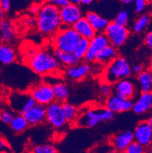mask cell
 I'll list each match as a JSON object with an SVG mask.
<instances>
[{
    "label": "cell",
    "instance_id": "5",
    "mask_svg": "<svg viewBox=\"0 0 152 153\" xmlns=\"http://www.w3.org/2000/svg\"><path fill=\"white\" fill-rule=\"evenodd\" d=\"M114 114L107 108L87 109L79 113L75 124L78 127L92 128L101 122L112 120L114 118Z\"/></svg>",
    "mask_w": 152,
    "mask_h": 153
},
{
    "label": "cell",
    "instance_id": "48",
    "mask_svg": "<svg viewBox=\"0 0 152 153\" xmlns=\"http://www.w3.org/2000/svg\"><path fill=\"white\" fill-rule=\"evenodd\" d=\"M68 2H70V3H78L79 4V0H67Z\"/></svg>",
    "mask_w": 152,
    "mask_h": 153
},
{
    "label": "cell",
    "instance_id": "29",
    "mask_svg": "<svg viewBox=\"0 0 152 153\" xmlns=\"http://www.w3.org/2000/svg\"><path fill=\"white\" fill-rule=\"evenodd\" d=\"M150 22V15H146V14L139 15L134 22L133 25H132V30L136 34H142L148 28Z\"/></svg>",
    "mask_w": 152,
    "mask_h": 153
},
{
    "label": "cell",
    "instance_id": "40",
    "mask_svg": "<svg viewBox=\"0 0 152 153\" xmlns=\"http://www.w3.org/2000/svg\"><path fill=\"white\" fill-rule=\"evenodd\" d=\"M10 151V146L8 142L4 139H2L0 142V152H8Z\"/></svg>",
    "mask_w": 152,
    "mask_h": 153
},
{
    "label": "cell",
    "instance_id": "7",
    "mask_svg": "<svg viewBox=\"0 0 152 153\" xmlns=\"http://www.w3.org/2000/svg\"><path fill=\"white\" fill-rule=\"evenodd\" d=\"M36 104L35 100L29 91H15L9 97V108L17 114H23Z\"/></svg>",
    "mask_w": 152,
    "mask_h": 153
},
{
    "label": "cell",
    "instance_id": "34",
    "mask_svg": "<svg viewBox=\"0 0 152 153\" xmlns=\"http://www.w3.org/2000/svg\"><path fill=\"white\" fill-rule=\"evenodd\" d=\"M145 148L142 146V145L139 144L138 142L135 141L129 144V146L127 147V149H125V153H144L145 152Z\"/></svg>",
    "mask_w": 152,
    "mask_h": 153
},
{
    "label": "cell",
    "instance_id": "20",
    "mask_svg": "<svg viewBox=\"0 0 152 153\" xmlns=\"http://www.w3.org/2000/svg\"><path fill=\"white\" fill-rule=\"evenodd\" d=\"M17 59L15 48L8 43L0 44V66H9Z\"/></svg>",
    "mask_w": 152,
    "mask_h": 153
},
{
    "label": "cell",
    "instance_id": "32",
    "mask_svg": "<svg viewBox=\"0 0 152 153\" xmlns=\"http://www.w3.org/2000/svg\"><path fill=\"white\" fill-rule=\"evenodd\" d=\"M113 22L120 26L127 27L129 23V13L126 10H122L117 14Z\"/></svg>",
    "mask_w": 152,
    "mask_h": 153
},
{
    "label": "cell",
    "instance_id": "42",
    "mask_svg": "<svg viewBox=\"0 0 152 153\" xmlns=\"http://www.w3.org/2000/svg\"><path fill=\"white\" fill-rule=\"evenodd\" d=\"M131 70H132V74L138 75L142 71H143V67L140 64H136V65L131 66Z\"/></svg>",
    "mask_w": 152,
    "mask_h": 153
},
{
    "label": "cell",
    "instance_id": "3",
    "mask_svg": "<svg viewBox=\"0 0 152 153\" xmlns=\"http://www.w3.org/2000/svg\"><path fill=\"white\" fill-rule=\"evenodd\" d=\"M131 75L132 70L129 61L123 56H118L104 67L101 79L104 82L114 85L121 79L130 77Z\"/></svg>",
    "mask_w": 152,
    "mask_h": 153
},
{
    "label": "cell",
    "instance_id": "13",
    "mask_svg": "<svg viewBox=\"0 0 152 153\" xmlns=\"http://www.w3.org/2000/svg\"><path fill=\"white\" fill-rule=\"evenodd\" d=\"M133 134L134 140L144 148L148 149L152 146V129L147 120L139 122L134 130Z\"/></svg>",
    "mask_w": 152,
    "mask_h": 153
},
{
    "label": "cell",
    "instance_id": "39",
    "mask_svg": "<svg viewBox=\"0 0 152 153\" xmlns=\"http://www.w3.org/2000/svg\"><path fill=\"white\" fill-rule=\"evenodd\" d=\"M144 42L145 45L152 51V30L148 32L144 38Z\"/></svg>",
    "mask_w": 152,
    "mask_h": 153
},
{
    "label": "cell",
    "instance_id": "10",
    "mask_svg": "<svg viewBox=\"0 0 152 153\" xmlns=\"http://www.w3.org/2000/svg\"><path fill=\"white\" fill-rule=\"evenodd\" d=\"M62 26L72 27L82 17V9L78 3H68L59 9Z\"/></svg>",
    "mask_w": 152,
    "mask_h": 153
},
{
    "label": "cell",
    "instance_id": "45",
    "mask_svg": "<svg viewBox=\"0 0 152 153\" xmlns=\"http://www.w3.org/2000/svg\"><path fill=\"white\" fill-rule=\"evenodd\" d=\"M79 3L82 4V5H90V3H92V2L94 0H79Z\"/></svg>",
    "mask_w": 152,
    "mask_h": 153
},
{
    "label": "cell",
    "instance_id": "12",
    "mask_svg": "<svg viewBox=\"0 0 152 153\" xmlns=\"http://www.w3.org/2000/svg\"><path fill=\"white\" fill-rule=\"evenodd\" d=\"M113 93L126 100H132L136 96L138 88L136 85L129 78L121 79L113 85Z\"/></svg>",
    "mask_w": 152,
    "mask_h": 153
},
{
    "label": "cell",
    "instance_id": "35",
    "mask_svg": "<svg viewBox=\"0 0 152 153\" xmlns=\"http://www.w3.org/2000/svg\"><path fill=\"white\" fill-rule=\"evenodd\" d=\"M99 92H100V96L106 99L108 96H110L113 93L112 85L103 82L99 88Z\"/></svg>",
    "mask_w": 152,
    "mask_h": 153
},
{
    "label": "cell",
    "instance_id": "9",
    "mask_svg": "<svg viewBox=\"0 0 152 153\" xmlns=\"http://www.w3.org/2000/svg\"><path fill=\"white\" fill-rule=\"evenodd\" d=\"M28 91L37 104L47 106L55 101L52 86L49 83L41 82L33 85Z\"/></svg>",
    "mask_w": 152,
    "mask_h": 153
},
{
    "label": "cell",
    "instance_id": "41",
    "mask_svg": "<svg viewBox=\"0 0 152 153\" xmlns=\"http://www.w3.org/2000/svg\"><path fill=\"white\" fill-rule=\"evenodd\" d=\"M0 5L5 12H8L12 6V0H0Z\"/></svg>",
    "mask_w": 152,
    "mask_h": 153
},
{
    "label": "cell",
    "instance_id": "23",
    "mask_svg": "<svg viewBox=\"0 0 152 153\" xmlns=\"http://www.w3.org/2000/svg\"><path fill=\"white\" fill-rule=\"evenodd\" d=\"M85 18L90 24L92 27L94 29L96 33H104L106 27L110 23L108 19L101 17L94 12H87Z\"/></svg>",
    "mask_w": 152,
    "mask_h": 153
},
{
    "label": "cell",
    "instance_id": "8",
    "mask_svg": "<svg viewBox=\"0 0 152 153\" xmlns=\"http://www.w3.org/2000/svg\"><path fill=\"white\" fill-rule=\"evenodd\" d=\"M46 121L55 129H61L67 123L63 114L62 103L54 101L46 106Z\"/></svg>",
    "mask_w": 152,
    "mask_h": 153
},
{
    "label": "cell",
    "instance_id": "22",
    "mask_svg": "<svg viewBox=\"0 0 152 153\" xmlns=\"http://www.w3.org/2000/svg\"><path fill=\"white\" fill-rule=\"evenodd\" d=\"M72 27L79 33L81 37L90 40L96 34V31L85 17L82 16Z\"/></svg>",
    "mask_w": 152,
    "mask_h": 153
},
{
    "label": "cell",
    "instance_id": "33",
    "mask_svg": "<svg viewBox=\"0 0 152 153\" xmlns=\"http://www.w3.org/2000/svg\"><path fill=\"white\" fill-rule=\"evenodd\" d=\"M14 111L10 108L0 109V121L5 124H9L15 116Z\"/></svg>",
    "mask_w": 152,
    "mask_h": 153
},
{
    "label": "cell",
    "instance_id": "50",
    "mask_svg": "<svg viewBox=\"0 0 152 153\" xmlns=\"http://www.w3.org/2000/svg\"><path fill=\"white\" fill-rule=\"evenodd\" d=\"M2 135L0 134V142H1V140H2Z\"/></svg>",
    "mask_w": 152,
    "mask_h": 153
},
{
    "label": "cell",
    "instance_id": "24",
    "mask_svg": "<svg viewBox=\"0 0 152 153\" xmlns=\"http://www.w3.org/2000/svg\"><path fill=\"white\" fill-rule=\"evenodd\" d=\"M10 128L12 131L16 134H21L23 133L27 130L29 127V124L27 122L24 117L22 114H17L12 118V121L9 123Z\"/></svg>",
    "mask_w": 152,
    "mask_h": 153
},
{
    "label": "cell",
    "instance_id": "1",
    "mask_svg": "<svg viewBox=\"0 0 152 153\" xmlns=\"http://www.w3.org/2000/svg\"><path fill=\"white\" fill-rule=\"evenodd\" d=\"M36 25L37 30L47 37H53L62 26L59 8L50 3L40 5L36 15Z\"/></svg>",
    "mask_w": 152,
    "mask_h": 153
},
{
    "label": "cell",
    "instance_id": "51",
    "mask_svg": "<svg viewBox=\"0 0 152 153\" xmlns=\"http://www.w3.org/2000/svg\"><path fill=\"white\" fill-rule=\"evenodd\" d=\"M149 1V2H152V0H148Z\"/></svg>",
    "mask_w": 152,
    "mask_h": 153
},
{
    "label": "cell",
    "instance_id": "6",
    "mask_svg": "<svg viewBox=\"0 0 152 153\" xmlns=\"http://www.w3.org/2000/svg\"><path fill=\"white\" fill-rule=\"evenodd\" d=\"M113 47L119 49L126 43L130 34L127 27L120 26L113 22H110L104 32Z\"/></svg>",
    "mask_w": 152,
    "mask_h": 153
},
{
    "label": "cell",
    "instance_id": "38",
    "mask_svg": "<svg viewBox=\"0 0 152 153\" xmlns=\"http://www.w3.org/2000/svg\"><path fill=\"white\" fill-rule=\"evenodd\" d=\"M45 1L47 3L52 4V5L58 7L59 9L66 5L68 3H69L67 0H45Z\"/></svg>",
    "mask_w": 152,
    "mask_h": 153
},
{
    "label": "cell",
    "instance_id": "28",
    "mask_svg": "<svg viewBox=\"0 0 152 153\" xmlns=\"http://www.w3.org/2000/svg\"><path fill=\"white\" fill-rule=\"evenodd\" d=\"M53 53L59 62V63L62 66H66V67L73 66V65L79 62V59L75 57V55L72 53L64 52V51H58V50H54Z\"/></svg>",
    "mask_w": 152,
    "mask_h": 153
},
{
    "label": "cell",
    "instance_id": "17",
    "mask_svg": "<svg viewBox=\"0 0 152 153\" xmlns=\"http://www.w3.org/2000/svg\"><path fill=\"white\" fill-rule=\"evenodd\" d=\"M91 72V66L87 62H80L68 67L67 76L73 81L79 82L85 79Z\"/></svg>",
    "mask_w": 152,
    "mask_h": 153
},
{
    "label": "cell",
    "instance_id": "25",
    "mask_svg": "<svg viewBox=\"0 0 152 153\" xmlns=\"http://www.w3.org/2000/svg\"><path fill=\"white\" fill-rule=\"evenodd\" d=\"M137 80L141 92L152 91V73L149 71H142L137 75Z\"/></svg>",
    "mask_w": 152,
    "mask_h": 153
},
{
    "label": "cell",
    "instance_id": "52",
    "mask_svg": "<svg viewBox=\"0 0 152 153\" xmlns=\"http://www.w3.org/2000/svg\"><path fill=\"white\" fill-rule=\"evenodd\" d=\"M101 1H105V0H101Z\"/></svg>",
    "mask_w": 152,
    "mask_h": 153
},
{
    "label": "cell",
    "instance_id": "26",
    "mask_svg": "<svg viewBox=\"0 0 152 153\" xmlns=\"http://www.w3.org/2000/svg\"><path fill=\"white\" fill-rule=\"evenodd\" d=\"M51 86L53 91L55 101L63 103L68 100L69 97V87L65 83L57 82Z\"/></svg>",
    "mask_w": 152,
    "mask_h": 153
},
{
    "label": "cell",
    "instance_id": "21",
    "mask_svg": "<svg viewBox=\"0 0 152 153\" xmlns=\"http://www.w3.org/2000/svg\"><path fill=\"white\" fill-rule=\"evenodd\" d=\"M0 34L4 42L8 44L13 42L17 35L15 24L10 20L3 19L2 22H0Z\"/></svg>",
    "mask_w": 152,
    "mask_h": 153
},
{
    "label": "cell",
    "instance_id": "16",
    "mask_svg": "<svg viewBox=\"0 0 152 153\" xmlns=\"http://www.w3.org/2000/svg\"><path fill=\"white\" fill-rule=\"evenodd\" d=\"M134 141L133 132L126 130L116 133L110 139V143L116 152H125L132 142Z\"/></svg>",
    "mask_w": 152,
    "mask_h": 153
},
{
    "label": "cell",
    "instance_id": "19",
    "mask_svg": "<svg viewBox=\"0 0 152 153\" xmlns=\"http://www.w3.org/2000/svg\"><path fill=\"white\" fill-rule=\"evenodd\" d=\"M118 56H119V53H118L116 48L113 47L110 44H109L104 47L97 54L94 62H97L105 67L109 63H110L113 59H115Z\"/></svg>",
    "mask_w": 152,
    "mask_h": 153
},
{
    "label": "cell",
    "instance_id": "2",
    "mask_svg": "<svg viewBox=\"0 0 152 153\" xmlns=\"http://www.w3.org/2000/svg\"><path fill=\"white\" fill-rule=\"evenodd\" d=\"M60 65L54 53L47 50L37 51L34 56L28 59L29 67L40 76L56 74L59 71Z\"/></svg>",
    "mask_w": 152,
    "mask_h": 153
},
{
    "label": "cell",
    "instance_id": "53",
    "mask_svg": "<svg viewBox=\"0 0 152 153\" xmlns=\"http://www.w3.org/2000/svg\"><path fill=\"white\" fill-rule=\"evenodd\" d=\"M151 152H152V150H151Z\"/></svg>",
    "mask_w": 152,
    "mask_h": 153
},
{
    "label": "cell",
    "instance_id": "15",
    "mask_svg": "<svg viewBox=\"0 0 152 153\" xmlns=\"http://www.w3.org/2000/svg\"><path fill=\"white\" fill-rule=\"evenodd\" d=\"M29 126H37L46 122V106L36 104L22 114Z\"/></svg>",
    "mask_w": 152,
    "mask_h": 153
},
{
    "label": "cell",
    "instance_id": "36",
    "mask_svg": "<svg viewBox=\"0 0 152 153\" xmlns=\"http://www.w3.org/2000/svg\"><path fill=\"white\" fill-rule=\"evenodd\" d=\"M134 7L136 13L141 14L145 11L149 3L148 0H133Z\"/></svg>",
    "mask_w": 152,
    "mask_h": 153
},
{
    "label": "cell",
    "instance_id": "49",
    "mask_svg": "<svg viewBox=\"0 0 152 153\" xmlns=\"http://www.w3.org/2000/svg\"><path fill=\"white\" fill-rule=\"evenodd\" d=\"M2 41H3V40H2V36H1V34H0V44H1V43H2Z\"/></svg>",
    "mask_w": 152,
    "mask_h": 153
},
{
    "label": "cell",
    "instance_id": "43",
    "mask_svg": "<svg viewBox=\"0 0 152 153\" xmlns=\"http://www.w3.org/2000/svg\"><path fill=\"white\" fill-rule=\"evenodd\" d=\"M40 5L33 4V5H31V7H30L29 10H30V12H31L32 15H36L37 13H38L39 10H40Z\"/></svg>",
    "mask_w": 152,
    "mask_h": 153
},
{
    "label": "cell",
    "instance_id": "27",
    "mask_svg": "<svg viewBox=\"0 0 152 153\" xmlns=\"http://www.w3.org/2000/svg\"><path fill=\"white\" fill-rule=\"evenodd\" d=\"M62 108L63 114L67 123L75 124L76 120L79 115V111L73 104L65 101L62 103Z\"/></svg>",
    "mask_w": 152,
    "mask_h": 153
},
{
    "label": "cell",
    "instance_id": "31",
    "mask_svg": "<svg viewBox=\"0 0 152 153\" xmlns=\"http://www.w3.org/2000/svg\"><path fill=\"white\" fill-rule=\"evenodd\" d=\"M31 152L33 153H56L58 150L53 145L40 144L33 147Z\"/></svg>",
    "mask_w": 152,
    "mask_h": 153
},
{
    "label": "cell",
    "instance_id": "37",
    "mask_svg": "<svg viewBox=\"0 0 152 153\" xmlns=\"http://www.w3.org/2000/svg\"><path fill=\"white\" fill-rule=\"evenodd\" d=\"M22 24L23 27H24L25 28H29V27H33L35 25L36 21L30 16H26L22 19Z\"/></svg>",
    "mask_w": 152,
    "mask_h": 153
},
{
    "label": "cell",
    "instance_id": "30",
    "mask_svg": "<svg viewBox=\"0 0 152 153\" xmlns=\"http://www.w3.org/2000/svg\"><path fill=\"white\" fill-rule=\"evenodd\" d=\"M89 47V40L86 38H82L80 39V41L78 44L77 47L73 51L72 53L75 55V56L79 59V61H82L84 59L86 53H87V49Z\"/></svg>",
    "mask_w": 152,
    "mask_h": 153
},
{
    "label": "cell",
    "instance_id": "11",
    "mask_svg": "<svg viewBox=\"0 0 152 153\" xmlns=\"http://www.w3.org/2000/svg\"><path fill=\"white\" fill-rule=\"evenodd\" d=\"M109 44L108 39L104 33H96L95 35L89 40L88 49L84 58L85 61L88 63H94L97 54Z\"/></svg>",
    "mask_w": 152,
    "mask_h": 153
},
{
    "label": "cell",
    "instance_id": "47",
    "mask_svg": "<svg viewBox=\"0 0 152 153\" xmlns=\"http://www.w3.org/2000/svg\"><path fill=\"white\" fill-rule=\"evenodd\" d=\"M147 122L149 124V126H151V128L152 129V117H149L148 119L147 120Z\"/></svg>",
    "mask_w": 152,
    "mask_h": 153
},
{
    "label": "cell",
    "instance_id": "44",
    "mask_svg": "<svg viewBox=\"0 0 152 153\" xmlns=\"http://www.w3.org/2000/svg\"><path fill=\"white\" fill-rule=\"evenodd\" d=\"M5 13H6V12L2 9V8L1 7V5H0V22H2L3 19H5Z\"/></svg>",
    "mask_w": 152,
    "mask_h": 153
},
{
    "label": "cell",
    "instance_id": "18",
    "mask_svg": "<svg viewBox=\"0 0 152 153\" xmlns=\"http://www.w3.org/2000/svg\"><path fill=\"white\" fill-rule=\"evenodd\" d=\"M152 109V91L142 92L136 102H133L132 110L137 115H142Z\"/></svg>",
    "mask_w": 152,
    "mask_h": 153
},
{
    "label": "cell",
    "instance_id": "4",
    "mask_svg": "<svg viewBox=\"0 0 152 153\" xmlns=\"http://www.w3.org/2000/svg\"><path fill=\"white\" fill-rule=\"evenodd\" d=\"M52 45L54 50L73 53L82 38L73 27H61L53 36Z\"/></svg>",
    "mask_w": 152,
    "mask_h": 153
},
{
    "label": "cell",
    "instance_id": "46",
    "mask_svg": "<svg viewBox=\"0 0 152 153\" xmlns=\"http://www.w3.org/2000/svg\"><path fill=\"white\" fill-rule=\"evenodd\" d=\"M122 3L125 4V5H129V4L132 3L133 2V0H119Z\"/></svg>",
    "mask_w": 152,
    "mask_h": 153
},
{
    "label": "cell",
    "instance_id": "14",
    "mask_svg": "<svg viewBox=\"0 0 152 153\" xmlns=\"http://www.w3.org/2000/svg\"><path fill=\"white\" fill-rule=\"evenodd\" d=\"M133 101L132 100H126L121 98L116 94H112L106 98L104 107L110 110L114 114L124 113L132 110Z\"/></svg>",
    "mask_w": 152,
    "mask_h": 153
}]
</instances>
